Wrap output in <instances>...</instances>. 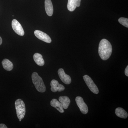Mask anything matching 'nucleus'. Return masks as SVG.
Masks as SVG:
<instances>
[{"mask_svg":"<svg viewBox=\"0 0 128 128\" xmlns=\"http://www.w3.org/2000/svg\"><path fill=\"white\" fill-rule=\"evenodd\" d=\"M98 52L100 57L103 60L108 59L112 55V45L106 39H103L100 41Z\"/></svg>","mask_w":128,"mask_h":128,"instance_id":"f257e3e1","label":"nucleus"},{"mask_svg":"<svg viewBox=\"0 0 128 128\" xmlns=\"http://www.w3.org/2000/svg\"><path fill=\"white\" fill-rule=\"evenodd\" d=\"M32 80L35 88L38 91L40 92H45L46 88L43 80L36 72H34L32 74Z\"/></svg>","mask_w":128,"mask_h":128,"instance_id":"f03ea898","label":"nucleus"},{"mask_svg":"<svg viewBox=\"0 0 128 128\" xmlns=\"http://www.w3.org/2000/svg\"><path fill=\"white\" fill-rule=\"evenodd\" d=\"M17 116L21 121L22 119H23L26 114V107L25 103L22 99H19L16 100L15 102Z\"/></svg>","mask_w":128,"mask_h":128,"instance_id":"7ed1b4c3","label":"nucleus"},{"mask_svg":"<svg viewBox=\"0 0 128 128\" xmlns=\"http://www.w3.org/2000/svg\"><path fill=\"white\" fill-rule=\"evenodd\" d=\"M85 82L89 89L95 94H98L99 90L98 88L95 84L92 78L89 76L86 75L83 76Z\"/></svg>","mask_w":128,"mask_h":128,"instance_id":"20e7f679","label":"nucleus"},{"mask_svg":"<svg viewBox=\"0 0 128 128\" xmlns=\"http://www.w3.org/2000/svg\"><path fill=\"white\" fill-rule=\"evenodd\" d=\"M76 102L82 113L86 114L88 112L87 105L84 102L83 98L80 96H77L76 98Z\"/></svg>","mask_w":128,"mask_h":128,"instance_id":"39448f33","label":"nucleus"},{"mask_svg":"<svg viewBox=\"0 0 128 128\" xmlns=\"http://www.w3.org/2000/svg\"><path fill=\"white\" fill-rule=\"evenodd\" d=\"M12 27L15 32L20 36H23L24 32L23 28L18 21L13 19L12 21Z\"/></svg>","mask_w":128,"mask_h":128,"instance_id":"423d86ee","label":"nucleus"},{"mask_svg":"<svg viewBox=\"0 0 128 128\" xmlns=\"http://www.w3.org/2000/svg\"><path fill=\"white\" fill-rule=\"evenodd\" d=\"M35 36L38 39L46 42L48 43H51L52 40L50 37L45 33L38 30H35L34 32Z\"/></svg>","mask_w":128,"mask_h":128,"instance_id":"0eeeda50","label":"nucleus"},{"mask_svg":"<svg viewBox=\"0 0 128 128\" xmlns=\"http://www.w3.org/2000/svg\"><path fill=\"white\" fill-rule=\"evenodd\" d=\"M58 74L62 82L66 84H69L72 82L71 77L70 76L66 74L65 73L64 69L60 68L58 71Z\"/></svg>","mask_w":128,"mask_h":128,"instance_id":"6e6552de","label":"nucleus"},{"mask_svg":"<svg viewBox=\"0 0 128 128\" xmlns=\"http://www.w3.org/2000/svg\"><path fill=\"white\" fill-rule=\"evenodd\" d=\"M51 86L50 90L53 92H56L58 91L60 92L64 90L65 88L63 85L60 84L59 83L58 81L55 80H52L50 83Z\"/></svg>","mask_w":128,"mask_h":128,"instance_id":"1a4fd4ad","label":"nucleus"},{"mask_svg":"<svg viewBox=\"0 0 128 128\" xmlns=\"http://www.w3.org/2000/svg\"><path fill=\"white\" fill-rule=\"evenodd\" d=\"M81 0H68L67 8L70 11L73 12L76 7H79L80 5Z\"/></svg>","mask_w":128,"mask_h":128,"instance_id":"9d476101","label":"nucleus"},{"mask_svg":"<svg viewBox=\"0 0 128 128\" xmlns=\"http://www.w3.org/2000/svg\"><path fill=\"white\" fill-rule=\"evenodd\" d=\"M44 5L45 10L48 16H52L54 12V8L51 0H45Z\"/></svg>","mask_w":128,"mask_h":128,"instance_id":"9b49d317","label":"nucleus"},{"mask_svg":"<svg viewBox=\"0 0 128 128\" xmlns=\"http://www.w3.org/2000/svg\"><path fill=\"white\" fill-rule=\"evenodd\" d=\"M50 104L52 107L55 108L60 112L62 113L64 112L62 104L57 99L55 98L53 99L50 101Z\"/></svg>","mask_w":128,"mask_h":128,"instance_id":"f8f14e48","label":"nucleus"},{"mask_svg":"<svg viewBox=\"0 0 128 128\" xmlns=\"http://www.w3.org/2000/svg\"><path fill=\"white\" fill-rule=\"evenodd\" d=\"M59 101L65 109L68 108L70 103V100L67 96H60L59 98Z\"/></svg>","mask_w":128,"mask_h":128,"instance_id":"ddd939ff","label":"nucleus"},{"mask_svg":"<svg viewBox=\"0 0 128 128\" xmlns=\"http://www.w3.org/2000/svg\"><path fill=\"white\" fill-rule=\"evenodd\" d=\"M33 58L34 62L40 66H43L44 64V60L42 55L39 53H36L33 56Z\"/></svg>","mask_w":128,"mask_h":128,"instance_id":"4468645a","label":"nucleus"},{"mask_svg":"<svg viewBox=\"0 0 128 128\" xmlns=\"http://www.w3.org/2000/svg\"><path fill=\"white\" fill-rule=\"evenodd\" d=\"M2 63L3 68L7 71H11L13 68V64L7 59L3 60Z\"/></svg>","mask_w":128,"mask_h":128,"instance_id":"2eb2a0df","label":"nucleus"},{"mask_svg":"<svg viewBox=\"0 0 128 128\" xmlns=\"http://www.w3.org/2000/svg\"><path fill=\"white\" fill-rule=\"evenodd\" d=\"M115 114L118 117L122 118H126L128 117L127 112L121 108H118L115 110Z\"/></svg>","mask_w":128,"mask_h":128,"instance_id":"dca6fc26","label":"nucleus"},{"mask_svg":"<svg viewBox=\"0 0 128 128\" xmlns=\"http://www.w3.org/2000/svg\"><path fill=\"white\" fill-rule=\"evenodd\" d=\"M118 22L124 26L128 28V19L124 18H120L118 19Z\"/></svg>","mask_w":128,"mask_h":128,"instance_id":"f3484780","label":"nucleus"},{"mask_svg":"<svg viewBox=\"0 0 128 128\" xmlns=\"http://www.w3.org/2000/svg\"><path fill=\"white\" fill-rule=\"evenodd\" d=\"M7 127L3 124H0V128H7Z\"/></svg>","mask_w":128,"mask_h":128,"instance_id":"a211bd4d","label":"nucleus"},{"mask_svg":"<svg viewBox=\"0 0 128 128\" xmlns=\"http://www.w3.org/2000/svg\"><path fill=\"white\" fill-rule=\"evenodd\" d=\"M124 72H125V74L126 75V76H128V66H127V67H126V69L125 70V71H124Z\"/></svg>","mask_w":128,"mask_h":128,"instance_id":"6ab92c4d","label":"nucleus"},{"mask_svg":"<svg viewBox=\"0 0 128 128\" xmlns=\"http://www.w3.org/2000/svg\"><path fill=\"white\" fill-rule=\"evenodd\" d=\"M2 38L0 36V45H1L2 44Z\"/></svg>","mask_w":128,"mask_h":128,"instance_id":"aec40b11","label":"nucleus"}]
</instances>
